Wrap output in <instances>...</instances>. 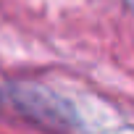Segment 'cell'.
<instances>
[{"instance_id": "cell-1", "label": "cell", "mask_w": 134, "mask_h": 134, "mask_svg": "<svg viewBox=\"0 0 134 134\" xmlns=\"http://www.w3.org/2000/svg\"><path fill=\"white\" fill-rule=\"evenodd\" d=\"M11 97L21 108V113H26L29 118H34L40 124H47V126H71L74 124L71 108L60 103L55 95H47L42 87H32V84L13 87Z\"/></svg>"}]
</instances>
